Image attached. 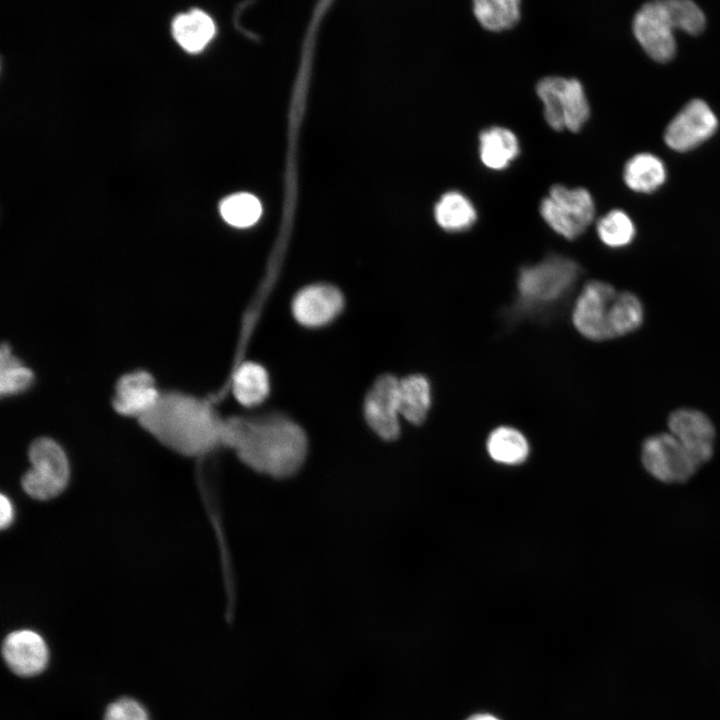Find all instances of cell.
Here are the masks:
<instances>
[{
  "label": "cell",
  "mask_w": 720,
  "mask_h": 720,
  "mask_svg": "<svg viewBox=\"0 0 720 720\" xmlns=\"http://www.w3.org/2000/svg\"><path fill=\"white\" fill-rule=\"evenodd\" d=\"M222 444L251 470L274 479H287L299 472L309 450L304 429L281 415L225 419Z\"/></svg>",
  "instance_id": "cell-1"
},
{
  "label": "cell",
  "mask_w": 720,
  "mask_h": 720,
  "mask_svg": "<svg viewBox=\"0 0 720 720\" xmlns=\"http://www.w3.org/2000/svg\"><path fill=\"white\" fill-rule=\"evenodd\" d=\"M139 421L157 440L185 456H202L223 446L224 420L208 401L192 396L161 394Z\"/></svg>",
  "instance_id": "cell-2"
},
{
  "label": "cell",
  "mask_w": 720,
  "mask_h": 720,
  "mask_svg": "<svg viewBox=\"0 0 720 720\" xmlns=\"http://www.w3.org/2000/svg\"><path fill=\"white\" fill-rule=\"evenodd\" d=\"M580 274L572 259L552 255L522 268L517 279L519 300L526 307H539L557 302L573 288Z\"/></svg>",
  "instance_id": "cell-3"
},
{
  "label": "cell",
  "mask_w": 720,
  "mask_h": 720,
  "mask_svg": "<svg viewBox=\"0 0 720 720\" xmlns=\"http://www.w3.org/2000/svg\"><path fill=\"white\" fill-rule=\"evenodd\" d=\"M547 124L556 131L578 132L590 115L583 85L576 78L547 76L536 84Z\"/></svg>",
  "instance_id": "cell-4"
},
{
  "label": "cell",
  "mask_w": 720,
  "mask_h": 720,
  "mask_svg": "<svg viewBox=\"0 0 720 720\" xmlns=\"http://www.w3.org/2000/svg\"><path fill=\"white\" fill-rule=\"evenodd\" d=\"M540 215L557 234L568 240L582 235L595 216L594 200L582 187L553 185L539 206Z\"/></svg>",
  "instance_id": "cell-5"
},
{
  "label": "cell",
  "mask_w": 720,
  "mask_h": 720,
  "mask_svg": "<svg viewBox=\"0 0 720 720\" xmlns=\"http://www.w3.org/2000/svg\"><path fill=\"white\" fill-rule=\"evenodd\" d=\"M32 465L22 478L24 491L37 500L60 495L69 480V463L63 449L52 439L39 438L29 448Z\"/></svg>",
  "instance_id": "cell-6"
},
{
  "label": "cell",
  "mask_w": 720,
  "mask_h": 720,
  "mask_svg": "<svg viewBox=\"0 0 720 720\" xmlns=\"http://www.w3.org/2000/svg\"><path fill=\"white\" fill-rule=\"evenodd\" d=\"M641 461L652 477L668 484L686 482L700 467L669 432L645 439Z\"/></svg>",
  "instance_id": "cell-7"
},
{
  "label": "cell",
  "mask_w": 720,
  "mask_h": 720,
  "mask_svg": "<svg viewBox=\"0 0 720 720\" xmlns=\"http://www.w3.org/2000/svg\"><path fill=\"white\" fill-rule=\"evenodd\" d=\"M606 282H588L579 293L572 310V322L585 338L594 341L611 339L610 314L617 295Z\"/></svg>",
  "instance_id": "cell-8"
},
{
  "label": "cell",
  "mask_w": 720,
  "mask_h": 720,
  "mask_svg": "<svg viewBox=\"0 0 720 720\" xmlns=\"http://www.w3.org/2000/svg\"><path fill=\"white\" fill-rule=\"evenodd\" d=\"M399 382L392 375L380 376L368 391L363 406L369 428L382 440H396L401 432Z\"/></svg>",
  "instance_id": "cell-9"
},
{
  "label": "cell",
  "mask_w": 720,
  "mask_h": 720,
  "mask_svg": "<svg viewBox=\"0 0 720 720\" xmlns=\"http://www.w3.org/2000/svg\"><path fill=\"white\" fill-rule=\"evenodd\" d=\"M673 30L662 0L643 5L633 19L636 39L646 53L658 62H667L675 55Z\"/></svg>",
  "instance_id": "cell-10"
},
{
  "label": "cell",
  "mask_w": 720,
  "mask_h": 720,
  "mask_svg": "<svg viewBox=\"0 0 720 720\" xmlns=\"http://www.w3.org/2000/svg\"><path fill=\"white\" fill-rule=\"evenodd\" d=\"M717 127V117L707 103L694 99L671 120L664 139L671 149L684 152L710 138Z\"/></svg>",
  "instance_id": "cell-11"
},
{
  "label": "cell",
  "mask_w": 720,
  "mask_h": 720,
  "mask_svg": "<svg viewBox=\"0 0 720 720\" xmlns=\"http://www.w3.org/2000/svg\"><path fill=\"white\" fill-rule=\"evenodd\" d=\"M669 433L702 466L713 456L715 428L703 412L692 408L674 410L668 418Z\"/></svg>",
  "instance_id": "cell-12"
},
{
  "label": "cell",
  "mask_w": 720,
  "mask_h": 720,
  "mask_svg": "<svg viewBox=\"0 0 720 720\" xmlns=\"http://www.w3.org/2000/svg\"><path fill=\"white\" fill-rule=\"evenodd\" d=\"M7 666L20 676H33L44 670L48 662V648L35 631L22 629L11 632L2 644Z\"/></svg>",
  "instance_id": "cell-13"
},
{
  "label": "cell",
  "mask_w": 720,
  "mask_h": 720,
  "mask_svg": "<svg viewBox=\"0 0 720 720\" xmlns=\"http://www.w3.org/2000/svg\"><path fill=\"white\" fill-rule=\"evenodd\" d=\"M342 307L343 297L335 287L312 285L296 295L292 311L299 323L316 327L331 321Z\"/></svg>",
  "instance_id": "cell-14"
},
{
  "label": "cell",
  "mask_w": 720,
  "mask_h": 720,
  "mask_svg": "<svg viewBox=\"0 0 720 720\" xmlns=\"http://www.w3.org/2000/svg\"><path fill=\"white\" fill-rule=\"evenodd\" d=\"M160 395L153 377L145 371H136L120 378L112 403L119 414L140 419L154 407Z\"/></svg>",
  "instance_id": "cell-15"
},
{
  "label": "cell",
  "mask_w": 720,
  "mask_h": 720,
  "mask_svg": "<svg viewBox=\"0 0 720 720\" xmlns=\"http://www.w3.org/2000/svg\"><path fill=\"white\" fill-rule=\"evenodd\" d=\"M519 154V140L512 130L493 126L480 133L479 156L485 167L491 170L506 169Z\"/></svg>",
  "instance_id": "cell-16"
},
{
  "label": "cell",
  "mask_w": 720,
  "mask_h": 720,
  "mask_svg": "<svg viewBox=\"0 0 720 720\" xmlns=\"http://www.w3.org/2000/svg\"><path fill=\"white\" fill-rule=\"evenodd\" d=\"M434 218L446 232H464L470 229L477 212L471 200L463 193L451 190L442 194L434 206Z\"/></svg>",
  "instance_id": "cell-17"
},
{
  "label": "cell",
  "mask_w": 720,
  "mask_h": 720,
  "mask_svg": "<svg viewBox=\"0 0 720 720\" xmlns=\"http://www.w3.org/2000/svg\"><path fill=\"white\" fill-rule=\"evenodd\" d=\"M431 402V385L425 376L414 374L400 380V415L406 421L414 425L422 424L428 415Z\"/></svg>",
  "instance_id": "cell-18"
},
{
  "label": "cell",
  "mask_w": 720,
  "mask_h": 720,
  "mask_svg": "<svg viewBox=\"0 0 720 720\" xmlns=\"http://www.w3.org/2000/svg\"><path fill=\"white\" fill-rule=\"evenodd\" d=\"M172 32L179 45L188 52H199L212 39L215 25L201 10L178 15L172 23Z\"/></svg>",
  "instance_id": "cell-19"
},
{
  "label": "cell",
  "mask_w": 720,
  "mask_h": 720,
  "mask_svg": "<svg viewBox=\"0 0 720 720\" xmlns=\"http://www.w3.org/2000/svg\"><path fill=\"white\" fill-rule=\"evenodd\" d=\"M623 178L631 190L651 193L665 182L666 170L658 157L650 153H640L627 161Z\"/></svg>",
  "instance_id": "cell-20"
},
{
  "label": "cell",
  "mask_w": 720,
  "mask_h": 720,
  "mask_svg": "<svg viewBox=\"0 0 720 720\" xmlns=\"http://www.w3.org/2000/svg\"><path fill=\"white\" fill-rule=\"evenodd\" d=\"M270 390L266 370L259 364H242L233 378V393L243 406L253 407L262 403Z\"/></svg>",
  "instance_id": "cell-21"
},
{
  "label": "cell",
  "mask_w": 720,
  "mask_h": 720,
  "mask_svg": "<svg viewBox=\"0 0 720 720\" xmlns=\"http://www.w3.org/2000/svg\"><path fill=\"white\" fill-rule=\"evenodd\" d=\"M487 451L496 462L516 465L527 459L529 444L519 430L501 426L490 433L487 440Z\"/></svg>",
  "instance_id": "cell-22"
},
{
  "label": "cell",
  "mask_w": 720,
  "mask_h": 720,
  "mask_svg": "<svg viewBox=\"0 0 720 720\" xmlns=\"http://www.w3.org/2000/svg\"><path fill=\"white\" fill-rule=\"evenodd\" d=\"M472 5L480 25L493 32L512 28L521 16L519 0H475Z\"/></svg>",
  "instance_id": "cell-23"
},
{
  "label": "cell",
  "mask_w": 720,
  "mask_h": 720,
  "mask_svg": "<svg viewBox=\"0 0 720 720\" xmlns=\"http://www.w3.org/2000/svg\"><path fill=\"white\" fill-rule=\"evenodd\" d=\"M643 317V305L639 298L631 292H618L610 314L612 338L624 336L638 329Z\"/></svg>",
  "instance_id": "cell-24"
},
{
  "label": "cell",
  "mask_w": 720,
  "mask_h": 720,
  "mask_svg": "<svg viewBox=\"0 0 720 720\" xmlns=\"http://www.w3.org/2000/svg\"><path fill=\"white\" fill-rule=\"evenodd\" d=\"M596 231L601 242L610 248L629 245L636 233L632 219L619 209L603 215L597 222Z\"/></svg>",
  "instance_id": "cell-25"
},
{
  "label": "cell",
  "mask_w": 720,
  "mask_h": 720,
  "mask_svg": "<svg viewBox=\"0 0 720 720\" xmlns=\"http://www.w3.org/2000/svg\"><path fill=\"white\" fill-rule=\"evenodd\" d=\"M262 212L259 200L248 193H239L225 198L220 204V213L230 225L245 228L253 225Z\"/></svg>",
  "instance_id": "cell-26"
},
{
  "label": "cell",
  "mask_w": 720,
  "mask_h": 720,
  "mask_svg": "<svg viewBox=\"0 0 720 720\" xmlns=\"http://www.w3.org/2000/svg\"><path fill=\"white\" fill-rule=\"evenodd\" d=\"M668 18L674 29H681L692 35L699 34L705 27V16L701 9L689 0H662Z\"/></svg>",
  "instance_id": "cell-27"
},
{
  "label": "cell",
  "mask_w": 720,
  "mask_h": 720,
  "mask_svg": "<svg viewBox=\"0 0 720 720\" xmlns=\"http://www.w3.org/2000/svg\"><path fill=\"white\" fill-rule=\"evenodd\" d=\"M32 372L3 346L1 350L0 391L12 395L24 391L32 383Z\"/></svg>",
  "instance_id": "cell-28"
},
{
  "label": "cell",
  "mask_w": 720,
  "mask_h": 720,
  "mask_svg": "<svg viewBox=\"0 0 720 720\" xmlns=\"http://www.w3.org/2000/svg\"><path fill=\"white\" fill-rule=\"evenodd\" d=\"M104 720H149V716L138 701L124 697L107 707Z\"/></svg>",
  "instance_id": "cell-29"
},
{
  "label": "cell",
  "mask_w": 720,
  "mask_h": 720,
  "mask_svg": "<svg viewBox=\"0 0 720 720\" xmlns=\"http://www.w3.org/2000/svg\"><path fill=\"white\" fill-rule=\"evenodd\" d=\"M0 510V525L2 529H5L11 524L14 518V510L12 503L5 495H1Z\"/></svg>",
  "instance_id": "cell-30"
},
{
  "label": "cell",
  "mask_w": 720,
  "mask_h": 720,
  "mask_svg": "<svg viewBox=\"0 0 720 720\" xmlns=\"http://www.w3.org/2000/svg\"><path fill=\"white\" fill-rule=\"evenodd\" d=\"M466 720H500L494 715L488 713H478L468 717Z\"/></svg>",
  "instance_id": "cell-31"
}]
</instances>
